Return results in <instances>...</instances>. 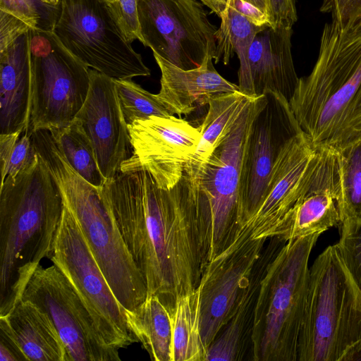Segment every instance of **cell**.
<instances>
[{
    "instance_id": "cell-1",
    "label": "cell",
    "mask_w": 361,
    "mask_h": 361,
    "mask_svg": "<svg viewBox=\"0 0 361 361\" xmlns=\"http://www.w3.org/2000/svg\"><path fill=\"white\" fill-rule=\"evenodd\" d=\"M107 210L142 274L147 296L169 313L199 286L209 261L211 216L185 170L171 189L146 171H120L99 189Z\"/></svg>"
},
{
    "instance_id": "cell-2",
    "label": "cell",
    "mask_w": 361,
    "mask_h": 361,
    "mask_svg": "<svg viewBox=\"0 0 361 361\" xmlns=\"http://www.w3.org/2000/svg\"><path fill=\"white\" fill-rule=\"evenodd\" d=\"M319 51L289 104L314 145L338 151L361 140V20L326 23Z\"/></svg>"
},
{
    "instance_id": "cell-3",
    "label": "cell",
    "mask_w": 361,
    "mask_h": 361,
    "mask_svg": "<svg viewBox=\"0 0 361 361\" xmlns=\"http://www.w3.org/2000/svg\"><path fill=\"white\" fill-rule=\"evenodd\" d=\"M64 204L48 167L32 163L0 187V316L21 300L44 258L50 259Z\"/></svg>"
},
{
    "instance_id": "cell-4",
    "label": "cell",
    "mask_w": 361,
    "mask_h": 361,
    "mask_svg": "<svg viewBox=\"0 0 361 361\" xmlns=\"http://www.w3.org/2000/svg\"><path fill=\"white\" fill-rule=\"evenodd\" d=\"M32 140L114 295L126 310H134L146 300L147 286L107 210L100 188L73 169L49 130L34 132Z\"/></svg>"
},
{
    "instance_id": "cell-5",
    "label": "cell",
    "mask_w": 361,
    "mask_h": 361,
    "mask_svg": "<svg viewBox=\"0 0 361 361\" xmlns=\"http://www.w3.org/2000/svg\"><path fill=\"white\" fill-rule=\"evenodd\" d=\"M320 234L288 240L268 264L253 320L255 361H298L309 283L311 251Z\"/></svg>"
},
{
    "instance_id": "cell-6",
    "label": "cell",
    "mask_w": 361,
    "mask_h": 361,
    "mask_svg": "<svg viewBox=\"0 0 361 361\" xmlns=\"http://www.w3.org/2000/svg\"><path fill=\"white\" fill-rule=\"evenodd\" d=\"M360 338L361 291L329 245L310 269L298 361H340Z\"/></svg>"
},
{
    "instance_id": "cell-7",
    "label": "cell",
    "mask_w": 361,
    "mask_h": 361,
    "mask_svg": "<svg viewBox=\"0 0 361 361\" xmlns=\"http://www.w3.org/2000/svg\"><path fill=\"white\" fill-rule=\"evenodd\" d=\"M52 32L83 64L111 78L150 75L105 0H61Z\"/></svg>"
},
{
    "instance_id": "cell-8",
    "label": "cell",
    "mask_w": 361,
    "mask_h": 361,
    "mask_svg": "<svg viewBox=\"0 0 361 361\" xmlns=\"http://www.w3.org/2000/svg\"><path fill=\"white\" fill-rule=\"evenodd\" d=\"M32 133L69 125L90 89V68L71 54L52 31L30 30Z\"/></svg>"
},
{
    "instance_id": "cell-9",
    "label": "cell",
    "mask_w": 361,
    "mask_h": 361,
    "mask_svg": "<svg viewBox=\"0 0 361 361\" xmlns=\"http://www.w3.org/2000/svg\"><path fill=\"white\" fill-rule=\"evenodd\" d=\"M265 94L252 98L209 157L197 167L185 166L212 221L209 261L226 249L242 228L239 185L242 159L253 119Z\"/></svg>"
},
{
    "instance_id": "cell-10",
    "label": "cell",
    "mask_w": 361,
    "mask_h": 361,
    "mask_svg": "<svg viewBox=\"0 0 361 361\" xmlns=\"http://www.w3.org/2000/svg\"><path fill=\"white\" fill-rule=\"evenodd\" d=\"M79 293L106 342L120 350L138 342L75 219L64 205L50 258Z\"/></svg>"
},
{
    "instance_id": "cell-11",
    "label": "cell",
    "mask_w": 361,
    "mask_h": 361,
    "mask_svg": "<svg viewBox=\"0 0 361 361\" xmlns=\"http://www.w3.org/2000/svg\"><path fill=\"white\" fill-rule=\"evenodd\" d=\"M140 41L153 54L190 70L214 59L216 27L197 0H137Z\"/></svg>"
},
{
    "instance_id": "cell-12",
    "label": "cell",
    "mask_w": 361,
    "mask_h": 361,
    "mask_svg": "<svg viewBox=\"0 0 361 361\" xmlns=\"http://www.w3.org/2000/svg\"><path fill=\"white\" fill-rule=\"evenodd\" d=\"M21 300L45 312L65 346L67 361H118V350L104 339L82 298L55 264L36 268Z\"/></svg>"
},
{
    "instance_id": "cell-13",
    "label": "cell",
    "mask_w": 361,
    "mask_h": 361,
    "mask_svg": "<svg viewBox=\"0 0 361 361\" xmlns=\"http://www.w3.org/2000/svg\"><path fill=\"white\" fill-rule=\"evenodd\" d=\"M264 94L265 99L253 119L242 159L239 185L242 228L258 207L281 150L302 131L285 97L271 91Z\"/></svg>"
},
{
    "instance_id": "cell-14",
    "label": "cell",
    "mask_w": 361,
    "mask_h": 361,
    "mask_svg": "<svg viewBox=\"0 0 361 361\" xmlns=\"http://www.w3.org/2000/svg\"><path fill=\"white\" fill-rule=\"evenodd\" d=\"M268 238H252L242 228L234 241L211 259L197 288L200 333L207 350L233 316Z\"/></svg>"
},
{
    "instance_id": "cell-15",
    "label": "cell",
    "mask_w": 361,
    "mask_h": 361,
    "mask_svg": "<svg viewBox=\"0 0 361 361\" xmlns=\"http://www.w3.org/2000/svg\"><path fill=\"white\" fill-rule=\"evenodd\" d=\"M132 154L121 171H147L163 189L175 187L200 140L198 128L185 119L153 116L128 125Z\"/></svg>"
},
{
    "instance_id": "cell-16",
    "label": "cell",
    "mask_w": 361,
    "mask_h": 361,
    "mask_svg": "<svg viewBox=\"0 0 361 361\" xmlns=\"http://www.w3.org/2000/svg\"><path fill=\"white\" fill-rule=\"evenodd\" d=\"M325 149L314 145L303 131L288 142L274 165L258 207L243 227L252 238H270L310 190Z\"/></svg>"
},
{
    "instance_id": "cell-17",
    "label": "cell",
    "mask_w": 361,
    "mask_h": 361,
    "mask_svg": "<svg viewBox=\"0 0 361 361\" xmlns=\"http://www.w3.org/2000/svg\"><path fill=\"white\" fill-rule=\"evenodd\" d=\"M87 99L77 114L94 149L99 169L106 180L121 171L130 155V135L118 97L115 80L90 68Z\"/></svg>"
},
{
    "instance_id": "cell-18",
    "label": "cell",
    "mask_w": 361,
    "mask_h": 361,
    "mask_svg": "<svg viewBox=\"0 0 361 361\" xmlns=\"http://www.w3.org/2000/svg\"><path fill=\"white\" fill-rule=\"evenodd\" d=\"M292 29L266 26L255 36L240 91L251 98L266 91L279 93L288 101L299 81L291 54Z\"/></svg>"
},
{
    "instance_id": "cell-19",
    "label": "cell",
    "mask_w": 361,
    "mask_h": 361,
    "mask_svg": "<svg viewBox=\"0 0 361 361\" xmlns=\"http://www.w3.org/2000/svg\"><path fill=\"white\" fill-rule=\"evenodd\" d=\"M336 177V151L326 148L311 188L280 222L271 237L279 236L288 241L322 234L340 225L335 196Z\"/></svg>"
},
{
    "instance_id": "cell-20",
    "label": "cell",
    "mask_w": 361,
    "mask_h": 361,
    "mask_svg": "<svg viewBox=\"0 0 361 361\" xmlns=\"http://www.w3.org/2000/svg\"><path fill=\"white\" fill-rule=\"evenodd\" d=\"M153 54L161 73V89L157 96L173 114L188 115L216 96L240 91L238 85L217 72L212 56L197 68L183 70Z\"/></svg>"
},
{
    "instance_id": "cell-21",
    "label": "cell",
    "mask_w": 361,
    "mask_h": 361,
    "mask_svg": "<svg viewBox=\"0 0 361 361\" xmlns=\"http://www.w3.org/2000/svg\"><path fill=\"white\" fill-rule=\"evenodd\" d=\"M31 105L29 30L0 49L1 133L27 132Z\"/></svg>"
},
{
    "instance_id": "cell-22",
    "label": "cell",
    "mask_w": 361,
    "mask_h": 361,
    "mask_svg": "<svg viewBox=\"0 0 361 361\" xmlns=\"http://www.w3.org/2000/svg\"><path fill=\"white\" fill-rule=\"evenodd\" d=\"M281 247L276 238H271L244 288L235 312L207 350L206 361H240L247 350L252 353V333L255 308L262 279L269 262Z\"/></svg>"
},
{
    "instance_id": "cell-23",
    "label": "cell",
    "mask_w": 361,
    "mask_h": 361,
    "mask_svg": "<svg viewBox=\"0 0 361 361\" xmlns=\"http://www.w3.org/2000/svg\"><path fill=\"white\" fill-rule=\"evenodd\" d=\"M4 317L28 361H67L63 343L49 315L20 300Z\"/></svg>"
},
{
    "instance_id": "cell-24",
    "label": "cell",
    "mask_w": 361,
    "mask_h": 361,
    "mask_svg": "<svg viewBox=\"0 0 361 361\" xmlns=\"http://www.w3.org/2000/svg\"><path fill=\"white\" fill-rule=\"evenodd\" d=\"M129 327L154 361H172V327L166 307L154 295L126 310Z\"/></svg>"
},
{
    "instance_id": "cell-25",
    "label": "cell",
    "mask_w": 361,
    "mask_h": 361,
    "mask_svg": "<svg viewBox=\"0 0 361 361\" xmlns=\"http://www.w3.org/2000/svg\"><path fill=\"white\" fill-rule=\"evenodd\" d=\"M252 98L240 91L219 94L212 98L202 123L198 127L200 140L186 165L197 167L211 155L231 129Z\"/></svg>"
},
{
    "instance_id": "cell-26",
    "label": "cell",
    "mask_w": 361,
    "mask_h": 361,
    "mask_svg": "<svg viewBox=\"0 0 361 361\" xmlns=\"http://www.w3.org/2000/svg\"><path fill=\"white\" fill-rule=\"evenodd\" d=\"M172 327V361H206L200 333V293L180 298L169 313Z\"/></svg>"
},
{
    "instance_id": "cell-27",
    "label": "cell",
    "mask_w": 361,
    "mask_h": 361,
    "mask_svg": "<svg viewBox=\"0 0 361 361\" xmlns=\"http://www.w3.org/2000/svg\"><path fill=\"white\" fill-rule=\"evenodd\" d=\"M266 26L259 27L255 25L229 6L221 18V25L215 34V63L221 61L224 64L227 65L235 54L240 63L238 82L242 80L247 71L249 50L253 39L256 34Z\"/></svg>"
},
{
    "instance_id": "cell-28",
    "label": "cell",
    "mask_w": 361,
    "mask_h": 361,
    "mask_svg": "<svg viewBox=\"0 0 361 361\" xmlns=\"http://www.w3.org/2000/svg\"><path fill=\"white\" fill-rule=\"evenodd\" d=\"M336 201L341 224L360 221L361 220V140L336 151Z\"/></svg>"
},
{
    "instance_id": "cell-29",
    "label": "cell",
    "mask_w": 361,
    "mask_h": 361,
    "mask_svg": "<svg viewBox=\"0 0 361 361\" xmlns=\"http://www.w3.org/2000/svg\"><path fill=\"white\" fill-rule=\"evenodd\" d=\"M49 131L73 169L93 185L102 188L106 180L99 169L92 145L79 121L75 118L65 127Z\"/></svg>"
},
{
    "instance_id": "cell-30",
    "label": "cell",
    "mask_w": 361,
    "mask_h": 361,
    "mask_svg": "<svg viewBox=\"0 0 361 361\" xmlns=\"http://www.w3.org/2000/svg\"><path fill=\"white\" fill-rule=\"evenodd\" d=\"M122 112L126 123L151 116H173L157 97L134 82L132 79L114 80Z\"/></svg>"
},
{
    "instance_id": "cell-31",
    "label": "cell",
    "mask_w": 361,
    "mask_h": 361,
    "mask_svg": "<svg viewBox=\"0 0 361 361\" xmlns=\"http://www.w3.org/2000/svg\"><path fill=\"white\" fill-rule=\"evenodd\" d=\"M61 0H0V11L27 24L32 30L52 31Z\"/></svg>"
},
{
    "instance_id": "cell-32",
    "label": "cell",
    "mask_w": 361,
    "mask_h": 361,
    "mask_svg": "<svg viewBox=\"0 0 361 361\" xmlns=\"http://www.w3.org/2000/svg\"><path fill=\"white\" fill-rule=\"evenodd\" d=\"M336 245L345 267L361 291V220L341 224V237Z\"/></svg>"
},
{
    "instance_id": "cell-33",
    "label": "cell",
    "mask_w": 361,
    "mask_h": 361,
    "mask_svg": "<svg viewBox=\"0 0 361 361\" xmlns=\"http://www.w3.org/2000/svg\"><path fill=\"white\" fill-rule=\"evenodd\" d=\"M36 155L32 134L25 132L20 135L12 150L7 166L6 177L17 176L32 163Z\"/></svg>"
},
{
    "instance_id": "cell-34",
    "label": "cell",
    "mask_w": 361,
    "mask_h": 361,
    "mask_svg": "<svg viewBox=\"0 0 361 361\" xmlns=\"http://www.w3.org/2000/svg\"><path fill=\"white\" fill-rule=\"evenodd\" d=\"M266 2L269 26L292 29L298 20L294 0H266Z\"/></svg>"
},
{
    "instance_id": "cell-35",
    "label": "cell",
    "mask_w": 361,
    "mask_h": 361,
    "mask_svg": "<svg viewBox=\"0 0 361 361\" xmlns=\"http://www.w3.org/2000/svg\"><path fill=\"white\" fill-rule=\"evenodd\" d=\"M320 10L339 25L361 20V0H323Z\"/></svg>"
},
{
    "instance_id": "cell-36",
    "label": "cell",
    "mask_w": 361,
    "mask_h": 361,
    "mask_svg": "<svg viewBox=\"0 0 361 361\" xmlns=\"http://www.w3.org/2000/svg\"><path fill=\"white\" fill-rule=\"evenodd\" d=\"M117 13L128 39H140L137 0H116L111 4Z\"/></svg>"
},
{
    "instance_id": "cell-37",
    "label": "cell",
    "mask_w": 361,
    "mask_h": 361,
    "mask_svg": "<svg viewBox=\"0 0 361 361\" xmlns=\"http://www.w3.org/2000/svg\"><path fill=\"white\" fill-rule=\"evenodd\" d=\"M0 361H28L4 317H0Z\"/></svg>"
},
{
    "instance_id": "cell-38",
    "label": "cell",
    "mask_w": 361,
    "mask_h": 361,
    "mask_svg": "<svg viewBox=\"0 0 361 361\" xmlns=\"http://www.w3.org/2000/svg\"><path fill=\"white\" fill-rule=\"evenodd\" d=\"M31 28L13 16L0 11V49Z\"/></svg>"
},
{
    "instance_id": "cell-39",
    "label": "cell",
    "mask_w": 361,
    "mask_h": 361,
    "mask_svg": "<svg viewBox=\"0 0 361 361\" xmlns=\"http://www.w3.org/2000/svg\"><path fill=\"white\" fill-rule=\"evenodd\" d=\"M22 134L21 132H16L0 135L1 184L4 182L6 177L7 166L12 150Z\"/></svg>"
},
{
    "instance_id": "cell-40",
    "label": "cell",
    "mask_w": 361,
    "mask_h": 361,
    "mask_svg": "<svg viewBox=\"0 0 361 361\" xmlns=\"http://www.w3.org/2000/svg\"><path fill=\"white\" fill-rule=\"evenodd\" d=\"M230 6L255 25L259 27L269 26L267 15L249 3L243 0H231Z\"/></svg>"
},
{
    "instance_id": "cell-41",
    "label": "cell",
    "mask_w": 361,
    "mask_h": 361,
    "mask_svg": "<svg viewBox=\"0 0 361 361\" xmlns=\"http://www.w3.org/2000/svg\"><path fill=\"white\" fill-rule=\"evenodd\" d=\"M220 18L225 14L230 6L231 0H200Z\"/></svg>"
},
{
    "instance_id": "cell-42",
    "label": "cell",
    "mask_w": 361,
    "mask_h": 361,
    "mask_svg": "<svg viewBox=\"0 0 361 361\" xmlns=\"http://www.w3.org/2000/svg\"><path fill=\"white\" fill-rule=\"evenodd\" d=\"M340 361H361V338L345 352Z\"/></svg>"
},
{
    "instance_id": "cell-43",
    "label": "cell",
    "mask_w": 361,
    "mask_h": 361,
    "mask_svg": "<svg viewBox=\"0 0 361 361\" xmlns=\"http://www.w3.org/2000/svg\"><path fill=\"white\" fill-rule=\"evenodd\" d=\"M244 1L249 3L258 8L262 12L267 15V7L266 0H243Z\"/></svg>"
},
{
    "instance_id": "cell-44",
    "label": "cell",
    "mask_w": 361,
    "mask_h": 361,
    "mask_svg": "<svg viewBox=\"0 0 361 361\" xmlns=\"http://www.w3.org/2000/svg\"><path fill=\"white\" fill-rule=\"evenodd\" d=\"M106 1H108L109 3H111V4H114L116 1V0H105Z\"/></svg>"
}]
</instances>
